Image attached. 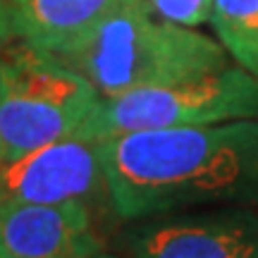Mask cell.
<instances>
[{
	"label": "cell",
	"instance_id": "cell-4",
	"mask_svg": "<svg viewBox=\"0 0 258 258\" xmlns=\"http://www.w3.org/2000/svg\"><path fill=\"white\" fill-rule=\"evenodd\" d=\"M237 120H258V77L239 64H227L196 79L101 98L79 139L101 141L141 129L199 127Z\"/></svg>",
	"mask_w": 258,
	"mask_h": 258
},
{
	"label": "cell",
	"instance_id": "cell-11",
	"mask_svg": "<svg viewBox=\"0 0 258 258\" xmlns=\"http://www.w3.org/2000/svg\"><path fill=\"white\" fill-rule=\"evenodd\" d=\"M17 38V22L12 0H0V50Z\"/></svg>",
	"mask_w": 258,
	"mask_h": 258
},
{
	"label": "cell",
	"instance_id": "cell-3",
	"mask_svg": "<svg viewBox=\"0 0 258 258\" xmlns=\"http://www.w3.org/2000/svg\"><path fill=\"white\" fill-rule=\"evenodd\" d=\"M101 103L82 72L19 38L0 50V160L79 139Z\"/></svg>",
	"mask_w": 258,
	"mask_h": 258
},
{
	"label": "cell",
	"instance_id": "cell-8",
	"mask_svg": "<svg viewBox=\"0 0 258 258\" xmlns=\"http://www.w3.org/2000/svg\"><path fill=\"white\" fill-rule=\"evenodd\" d=\"M120 0H12L17 38L57 55L93 29Z\"/></svg>",
	"mask_w": 258,
	"mask_h": 258
},
{
	"label": "cell",
	"instance_id": "cell-5",
	"mask_svg": "<svg viewBox=\"0 0 258 258\" xmlns=\"http://www.w3.org/2000/svg\"><path fill=\"white\" fill-rule=\"evenodd\" d=\"M115 241L129 258H258V206H211L127 220Z\"/></svg>",
	"mask_w": 258,
	"mask_h": 258
},
{
	"label": "cell",
	"instance_id": "cell-7",
	"mask_svg": "<svg viewBox=\"0 0 258 258\" xmlns=\"http://www.w3.org/2000/svg\"><path fill=\"white\" fill-rule=\"evenodd\" d=\"M101 249L89 203H0V258H86Z\"/></svg>",
	"mask_w": 258,
	"mask_h": 258
},
{
	"label": "cell",
	"instance_id": "cell-9",
	"mask_svg": "<svg viewBox=\"0 0 258 258\" xmlns=\"http://www.w3.org/2000/svg\"><path fill=\"white\" fill-rule=\"evenodd\" d=\"M208 22L227 55L258 77V0H213Z\"/></svg>",
	"mask_w": 258,
	"mask_h": 258
},
{
	"label": "cell",
	"instance_id": "cell-6",
	"mask_svg": "<svg viewBox=\"0 0 258 258\" xmlns=\"http://www.w3.org/2000/svg\"><path fill=\"white\" fill-rule=\"evenodd\" d=\"M108 203L98 141L67 139L0 160V203Z\"/></svg>",
	"mask_w": 258,
	"mask_h": 258
},
{
	"label": "cell",
	"instance_id": "cell-2",
	"mask_svg": "<svg viewBox=\"0 0 258 258\" xmlns=\"http://www.w3.org/2000/svg\"><path fill=\"white\" fill-rule=\"evenodd\" d=\"M55 57L82 72L101 98L186 82L230 64L215 38L158 17L146 0H120Z\"/></svg>",
	"mask_w": 258,
	"mask_h": 258
},
{
	"label": "cell",
	"instance_id": "cell-1",
	"mask_svg": "<svg viewBox=\"0 0 258 258\" xmlns=\"http://www.w3.org/2000/svg\"><path fill=\"white\" fill-rule=\"evenodd\" d=\"M98 153L110 211L122 222L258 206V120L127 132L101 139Z\"/></svg>",
	"mask_w": 258,
	"mask_h": 258
},
{
	"label": "cell",
	"instance_id": "cell-10",
	"mask_svg": "<svg viewBox=\"0 0 258 258\" xmlns=\"http://www.w3.org/2000/svg\"><path fill=\"white\" fill-rule=\"evenodd\" d=\"M158 17L182 27H201L211 19L213 0H146Z\"/></svg>",
	"mask_w": 258,
	"mask_h": 258
},
{
	"label": "cell",
	"instance_id": "cell-12",
	"mask_svg": "<svg viewBox=\"0 0 258 258\" xmlns=\"http://www.w3.org/2000/svg\"><path fill=\"white\" fill-rule=\"evenodd\" d=\"M86 258H129V256H124V253H115V251L101 249V251H96V253H91V256H86Z\"/></svg>",
	"mask_w": 258,
	"mask_h": 258
}]
</instances>
